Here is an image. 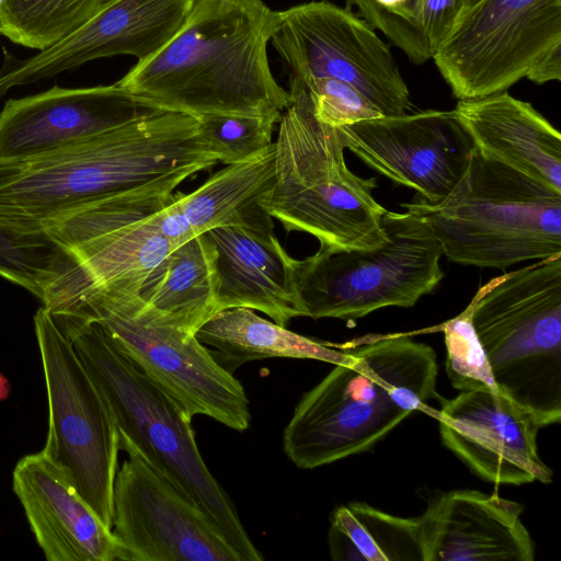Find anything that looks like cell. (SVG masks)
Wrapping results in <instances>:
<instances>
[{"label":"cell","mask_w":561,"mask_h":561,"mask_svg":"<svg viewBox=\"0 0 561 561\" xmlns=\"http://www.w3.org/2000/svg\"><path fill=\"white\" fill-rule=\"evenodd\" d=\"M277 25L278 12L261 0H196L175 36L115 83L195 118L283 112L290 93L276 82L267 59Z\"/></svg>","instance_id":"obj_1"},{"label":"cell","mask_w":561,"mask_h":561,"mask_svg":"<svg viewBox=\"0 0 561 561\" xmlns=\"http://www.w3.org/2000/svg\"><path fill=\"white\" fill-rule=\"evenodd\" d=\"M217 163L197 119L164 110L39 159L0 164V206L44 222L162 179L191 178Z\"/></svg>","instance_id":"obj_2"},{"label":"cell","mask_w":561,"mask_h":561,"mask_svg":"<svg viewBox=\"0 0 561 561\" xmlns=\"http://www.w3.org/2000/svg\"><path fill=\"white\" fill-rule=\"evenodd\" d=\"M337 364L298 401L283 434L286 456L313 469L369 450L434 397L433 348L391 334L347 347Z\"/></svg>","instance_id":"obj_3"},{"label":"cell","mask_w":561,"mask_h":561,"mask_svg":"<svg viewBox=\"0 0 561 561\" xmlns=\"http://www.w3.org/2000/svg\"><path fill=\"white\" fill-rule=\"evenodd\" d=\"M54 319L104 396L117 426L119 448L137 451L193 502L242 561H262L232 500L207 468L185 410L145 375L99 323L72 317Z\"/></svg>","instance_id":"obj_4"},{"label":"cell","mask_w":561,"mask_h":561,"mask_svg":"<svg viewBox=\"0 0 561 561\" xmlns=\"http://www.w3.org/2000/svg\"><path fill=\"white\" fill-rule=\"evenodd\" d=\"M289 93L275 141V181L261 206L286 231L311 234L321 247L381 243L387 209L373 195L375 178L348 169L341 130L317 119L308 92L294 77Z\"/></svg>","instance_id":"obj_5"},{"label":"cell","mask_w":561,"mask_h":561,"mask_svg":"<svg viewBox=\"0 0 561 561\" xmlns=\"http://www.w3.org/2000/svg\"><path fill=\"white\" fill-rule=\"evenodd\" d=\"M426 221L454 263L505 270L561 255V193L473 148L440 202L402 204Z\"/></svg>","instance_id":"obj_6"},{"label":"cell","mask_w":561,"mask_h":561,"mask_svg":"<svg viewBox=\"0 0 561 561\" xmlns=\"http://www.w3.org/2000/svg\"><path fill=\"white\" fill-rule=\"evenodd\" d=\"M470 307L497 389L540 427L561 420V255L482 287Z\"/></svg>","instance_id":"obj_7"},{"label":"cell","mask_w":561,"mask_h":561,"mask_svg":"<svg viewBox=\"0 0 561 561\" xmlns=\"http://www.w3.org/2000/svg\"><path fill=\"white\" fill-rule=\"evenodd\" d=\"M49 312L99 323L191 417L205 415L238 432L250 426L249 399L240 380L195 334L147 307L140 293L93 287Z\"/></svg>","instance_id":"obj_8"},{"label":"cell","mask_w":561,"mask_h":561,"mask_svg":"<svg viewBox=\"0 0 561 561\" xmlns=\"http://www.w3.org/2000/svg\"><path fill=\"white\" fill-rule=\"evenodd\" d=\"M386 239L364 249L321 247L294 261L304 317L348 323L385 307H413L444 277L439 242L422 216L387 210Z\"/></svg>","instance_id":"obj_9"},{"label":"cell","mask_w":561,"mask_h":561,"mask_svg":"<svg viewBox=\"0 0 561 561\" xmlns=\"http://www.w3.org/2000/svg\"><path fill=\"white\" fill-rule=\"evenodd\" d=\"M187 179H162L42 222L77 263L48 293L43 307L54 311L93 287L140 293L178 247L162 232L158 211Z\"/></svg>","instance_id":"obj_10"},{"label":"cell","mask_w":561,"mask_h":561,"mask_svg":"<svg viewBox=\"0 0 561 561\" xmlns=\"http://www.w3.org/2000/svg\"><path fill=\"white\" fill-rule=\"evenodd\" d=\"M48 402V433L42 453L112 529L113 489L119 437L112 411L51 313L34 316Z\"/></svg>","instance_id":"obj_11"},{"label":"cell","mask_w":561,"mask_h":561,"mask_svg":"<svg viewBox=\"0 0 561 561\" xmlns=\"http://www.w3.org/2000/svg\"><path fill=\"white\" fill-rule=\"evenodd\" d=\"M561 45V0H480L433 55L458 100L506 91Z\"/></svg>","instance_id":"obj_12"},{"label":"cell","mask_w":561,"mask_h":561,"mask_svg":"<svg viewBox=\"0 0 561 561\" xmlns=\"http://www.w3.org/2000/svg\"><path fill=\"white\" fill-rule=\"evenodd\" d=\"M271 42L300 82L313 78L347 82L382 116L403 115L412 108L388 45L348 9L311 1L279 11Z\"/></svg>","instance_id":"obj_13"},{"label":"cell","mask_w":561,"mask_h":561,"mask_svg":"<svg viewBox=\"0 0 561 561\" xmlns=\"http://www.w3.org/2000/svg\"><path fill=\"white\" fill-rule=\"evenodd\" d=\"M117 470L112 531L123 561H242L210 519L137 451Z\"/></svg>","instance_id":"obj_14"},{"label":"cell","mask_w":561,"mask_h":561,"mask_svg":"<svg viewBox=\"0 0 561 561\" xmlns=\"http://www.w3.org/2000/svg\"><path fill=\"white\" fill-rule=\"evenodd\" d=\"M339 129L346 149L428 203L454 190L474 148L454 111L380 116Z\"/></svg>","instance_id":"obj_15"},{"label":"cell","mask_w":561,"mask_h":561,"mask_svg":"<svg viewBox=\"0 0 561 561\" xmlns=\"http://www.w3.org/2000/svg\"><path fill=\"white\" fill-rule=\"evenodd\" d=\"M160 111L164 110L116 83L55 85L37 94L10 99L0 111V164L26 163L49 156Z\"/></svg>","instance_id":"obj_16"},{"label":"cell","mask_w":561,"mask_h":561,"mask_svg":"<svg viewBox=\"0 0 561 561\" xmlns=\"http://www.w3.org/2000/svg\"><path fill=\"white\" fill-rule=\"evenodd\" d=\"M196 0H107L78 30L26 59L0 68V98L14 87L71 70L94 59L130 55L138 61L163 48L181 30Z\"/></svg>","instance_id":"obj_17"},{"label":"cell","mask_w":561,"mask_h":561,"mask_svg":"<svg viewBox=\"0 0 561 561\" xmlns=\"http://www.w3.org/2000/svg\"><path fill=\"white\" fill-rule=\"evenodd\" d=\"M443 444L481 479L494 484L550 483L540 459L534 415L501 391H461L438 412Z\"/></svg>","instance_id":"obj_18"},{"label":"cell","mask_w":561,"mask_h":561,"mask_svg":"<svg viewBox=\"0 0 561 561\" xmlns=\"http://www.w3.org/2000/svg\"><path fill=\"white\" fill-rule=\"evenodd\" d=\"M12 488L48 561H123L112 529L42 450L18 461Z\"/></svg>","instance_id":"obj_19"},{"label":"cell","mask_w":561,"mask_h":561,"mask_svg":"<svg viewBox=\"0 0 561 561\" xmlns=\"http://www.w3.org/2000/svg\"><path fill=\"white\" fill-rule=\"evenodd\" d=\"M523 506L474 490L444 493L419 517L424 561H533Z\"/></svg>","instance_id":"obj_20"},{"label":"cell","mask_w":561,"mask_h":561,"mask_svg":"<svg viewBox=\"0 0 561 561\" xmlns=\"http://www.w3.org/2000/svg\"><path fill=\"white\" fill-rule=\"evenodd\" d=\"M204 234L213 250L217 312L249 308L282 327L304 317L295 286V259L274 231L221 226Z\"/></svg>","instance_id":"obj_21"},{"label":"cell","mask_w":561,"mask_h":561,"mask_svg":"<svg viewBox=\"0 0 561 561\" xmlns=\"http://www.w3.org/2000/svg\"><path fill=\"white\" fill-rule=\"evenodd\" d=\"M456 117L474 147L561 193V136L533 105L506 91L459 100Z\"/></svg>","instance_id":"obj_22"},{"label":"cell","mask_w":561,"mask_h":561,"mask_svg":"<svg viewBox=\"0 0 561 561\" xmlns=\"http://www.w3.org/2000/svg\"><path fill=\"white\" fill-rule=\"evenodd\" d=\"M275 181V142L255 158L228 164L188 194L174 193L158 211L162 232L176 245L221 226L272 232L260 202Z\"/></svg>","instance_id":"obj_23"},{"label":"cell","mask_w":561,"mask_h":561,"mask_svg":"<svg viewBox=\"0 0 561 561\" xmlns=\"http://www.w3.org/2000/svg\"><path fill=\"white\" fill-rule=\"evenodd\" d=\"M216 350V359L229 371L253 360L285 357L317 359L333 365L350 360L347 348L317 341L257 316L249 308H230L211 316L195 333Z\"/></svg>","instance_id":"obj_24"},{"label":"cell","mask_w":561,"mask_h":561,"mask_svg":"<svg viewBox=\"0 0 561 561\" xmlns=\"http://www.w3.org/2000/svg\"><path fill=\"white\" fill-rule=\"evenodd\" d=\"M147 307L195 334L216 311V276L204 233L179 244L140 291Z\"/></svg>","instance_id":"obj_25"},{"label":"cell","mask_w":561,"mask_h":561,"mask_svg":"<svg viewBox=\"0 0 561 561\" xmlns=\"http://www.w3.org/2000/svg\"><path fill=\"white\" fill-rule=\"evenodd\" d=\"M328 542L335 561H424L419 517L394 516L364 502L334 510Z\"/></svg>","instance_id":"obj_26"},{"label":"cell","mask_w":561,"mask_h":561,"mask_svg":"<svg viewBox=\"0 0 561 561\" xmlns=\"http://www.w3.org/2000/svg\"><path fill=\"white\" fill-rule=\"evenodd\" d=\"M77 263L42 222L0 206V276L41 301Z\"/></svg>","instance_id":"obj_27"},{"label":"cell","mask_w":561,"mask_h":561,"mask_svg":"<svg viewBox=\"0 0 561 561\" xmlns=\"http://www.w3.org/2000/svg\"><path fill=\"white\" fill-rule=\"evenodd\" d=\"M107 0H3L0 35L14 44L45 50L92 18Z\"/></svg>","instance_id":"obj_28"},{"label":"cell","mask_w":561,"mask_h":561,"mask_svg":"<svg viewBox=\"0 0 561 561\" xmlns=\"http://www.w3.org/2000/svg\"><path fill=\"white\" fill-rule=\"evenodd\" d=\"M283 112L262 115L207 114L196 117L208 150L226 165L249 161L272 144L274 126Z\"/></svg>","instance_id":"obj_29"},{"label":"cell","mask_w":561,"mask_h":561,"mask_svg":"<svg viewBox=\"0 0 561 561\" xmlns=\"http://www.w3.org/2000/svg\"><path fill=\"white\" fill-rule=\"evenodd\" d=\"M446 345V373L460 391H500L473 329L470 307L443 325Z\"/></svg>","instance_id":"obj_30"},{"label":"cell","mask_w":561,"mask_h":561,"mask_svg":"<svg viewBox=\"0 0 561 561\" xmlns=\"http://www.w3.org/2000/svg\"><path fill=\"white\" fill-rule=\"evenodd\" d=\"M364 20L402 49L414 64H423L432 54L416 21L417 0H346Z\"/></svg>","instance_id":"obj_31"},{"label":"cell","mask_w":561,"mask_h":561,"mask_svg":"<svg viewBox=\"0 0 561 561\" xmlns=\"http://www.w3.org/2000/svg\"><path fill=\"white\" fill-rule=\"evenodd\" d=\"M318 121L340 128L382 116L377 107L352 84L332 78H313L301 82Z\"/></svg>","instance_id":"obj_32"},{"label":"cell","mask_w":561,"mask_h":561,"mask_svg":"<svg viewBox=\"0 0 561 561\" xmlns=\"http://www.w3.org/2000/svg\"><path fill=\"white\" fill-rule=\"evenodd\" d=\"M461 10V0H417L416 21L432 57L451 31Z\"/></svg>","instance_id":"obj_33"},{"label":"cell","mask_w":561,"mask_h":561,"mask_svg":"<svg viewBox=\"0 0 561 561\" xmlns=\"http://www.w3.org/2000/svg\"><path fill=\"white\" fill-rule=\"evenodd\" d=\"M526 78L537 84L561 80V45L546 53L528 71Z\"/></svg>","instance_id":"obj_34"},{"label":"cell","mask_w":561,"mask_h":561,"mask_svg":"<svg viewBox=\"0 0 561 561\" xmlns=\"http://www.w3.org/2000/svg\"><path fill=\"white\" fill-rule=\"evenodd\" d=\"M8 381L2 375H0V400L4 399L8 396Z\"/></svg>","instance_id":"obj_35"},{"label":"cell","mask_w":561,"mask_h":561,"mask_svg":"<svg viewBox=\"0 0 561 561\" xmlns=\"http://www.w3.org/2000/svg\"><path fill=\"white\" fill-rule=\"evenodd\" d=\"M479 1L480 0H461V10L468 9L478 3Z\"/></svg>","instance_id":"obj_36"},{"label":"cell","mask_w":561,"mask_h":561,"mask_svg":"<svg viewBox=\"0 0 561 561\" xmlns=\"http://www.w3.org/2000/svg\"><path fill=\"white\" fill-rule=\"evenodd\" d=\"M3 0H0V3L2 2Z\"/></svg>","instance_id":"obj_37"}]
</instances>
